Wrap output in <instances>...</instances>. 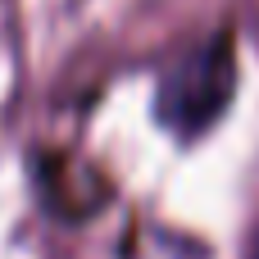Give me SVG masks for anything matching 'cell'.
Listing matches in <instances>:
<instances>
[{
	"instance_id": "obj_1",
	"label": "cell",
	"mask_w": 259,
	"mask_h": 259,
	"mask_svg": "<svg viewBox=\"0 0 259 259\" xmlns=\"http://www.w3.org/2000/svg\"><path fill=\"white\" fill-rule=\"evenodd\" d=\"M237 82V59H232V36L214 32L209 41L191 46L182 59H173L159 77L155 91V114L168 132L178 137H200L214 127V118L228 109Z\"/></svg>"
}]
</instances>
